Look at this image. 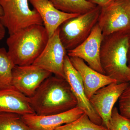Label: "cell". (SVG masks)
<instances>
[{
	"instance_id": "cell-1",
	"label": "cell",
	"mask_w": 130,
	"mask_h": 130,
	"mask_svg": "<svg viewBox=\"0 0 130 130\" xmlns=\"http://www.w3.org/2000/svg\"><path fill=\"white\" fill-rule=\"evenodd\" d=\"M35 113L46 116L61 113L77 106V101L66 79L51 75L29 98Z\"/></svg>"
},
{
	"instance_id": "cell-2",
	"label": "cell",
	"mask_w": 130,
	"mask_h": 130,
	"mask_svg": "<svg viewBox=\"0 0 130 130\" xmlns=\"http://www.w3.org/2000/svg\"><path fill=\"white\" fill-rule=\"evenodd\" d=\"M130 31H121L103 36L100 62L105 74L118 83H129L127 54Z\"/></svg>"
},
{
	"instance_id": "cell-3",
	"label": "cell",
	"mask_w": 130,
	"mask_h": 130,
	"mask_svg": "<svg viewBox=\"0 0 130 130\" xmlns=\"http://www.w3.org/2000/svg\"><path fill=\"white\" fill-rule=\"evenodd\" d=\"M48 39L43 25L30 26L9 35L6 41L8 53L15 66L32 64Z\"/></svg>"
},
{
	"instance_id": "cell-4",
	"label": "cell",
	"mask_w": 130,
	"mask_h": 130,
	"mask_svg": "<svg viewBox=\"0 0 130 130\" xmlns=\"http://www.w3.org/2000/svg\"><path fill=\"white\" fill-rule=\"evenodd\" d=\"M101 8L97 6L90 11L68 20L59 27L60 38L67 51L76 47L88 38L97 23Z\"/></svg>"
},
{
	"instance_id": "cell-5",
	"label": "cell",
	"mask_w": 130,
	"mask_h": 130,
	"mask_svg": "<svg viewBox=\"0 0 130 130\" xmlns=\"http://www.w3.org/2000/svg\"><path fill=\"white\" fill-rule=\"evenodd\" d=\"M29 0H0L2 19L9 35L33 25H43L38 13L30 9Z\"/></svg>"
},
{
	"instance_id": "cell-6",
	"label": "cell",
	"mask_w": 130,
	"mask_h": 130,
	"mask_svg": "<svg viewBox=\"0 0 130 130\" xmlns=\"http://www.w3.org/2000/svg\"><path fill=\"white\" fill-rule=\"evenodd\" d=\"M97 24L103 36L121 31H130V0H115L101 7Z\"/></svg>"
},
{
	"instance_id": "cell-7",
	"label": "cell",
	"mask_w": 130,
	"mask_h": 130,
	"mask_svg": "<svg viewBox=\"0 0 130 130\" xmlns=\"http://www.w3.org/2000/svg\"><path fill=\"white\" fill-rule=\"evenodd\" d=\"M59 28L49 38L46 46L32 65L65 79L64 65L67 51L60 38Z\"/></svg>"
},
{
	"instance_id": "cell-8",
	"label": "cell",
	"mask_w": 130,
	"mask_h": 130,
	"mask_svg": "<svg viewBox=\"0 0 130 130\" xmlns=\"http://www.w3.org/2000/svg\"><path fill=\"white\" fill-rule=\"evenodd\" d=\"M52 73L34 65L15 66L12 72V86L29 98Z\"/></svg>"
},
{
	"instance_id": "cell-9",
	"label": "cell",
	"mask_w": 130,
	"mask_h": 130,
	"mask_svg": "<svg viewBox=\"0 0 130 130\" xmlns=\"http://www.w3.org/2000/svg\"><path fill=\"white\" fill-rule=\"evenodd\" d=\"M129 83H113L97 90L89 99L91 106L108 129L114 106Z\"/></svg>"
},
{
	"instance_id": "cell-10",
	"label": "cell",
	"mask_w": 130,
	"mask_h": 130,
	"mask_svg": "<svg viewBox=\"0 0 130 130\" xmlns=\"http://www.w3.org/2000/svg\"><path fill=\"white\" fill-rule=\"evenodd\" d=\"M103 36L96 24L88 38L72 50L67 51L69 57L82 59L93 70L105 74L100 62V51Z\"/></svg>"
},
{
	"instance_id": "cell-11",
	"label": "cell",
	"mask_w": 130,
	"mask_h": 130,
	"mask_svg": "<svg viewBox=\"0 0 130 130\" xmlns=\"http://www.w3.org/2000/svg\"><path fill=\"white\" fill-rule=\"evenodd\" d=\"M64 70L65 79L76 99L77 106L81 108L93 123L102 125V119L93 108L86 96L80 74L72 64L67 55L64 61Z\"/></svg>"
},
{
	"instance_id": "cell-12",
	"label": "cell",
	"mask_w": 130,
	"mask_h": 130,
	"mask_svg": "<svg viewBox=\"0 0 130 130\" xmlns=\"http://www.w3.org/2000/svg\"><path fill=\"white\" fill-rule=\"evenodd\" d=\"M84 112L79 107L61 113L46 116L36 114L21 116L26 124L32 130H54L61 126L76 120Z\"/></svg>"
},
{
	"instance_id": "cell-13",
	"label": "cell",
	"mask_w": 130,
	"mask_h": 130,
	"mask_svg": "<svg viewBox=\"0 0 130 130\" xmlns=\"http://www.w3.org/2000/svg\"><path fill=\"white\" fill-rule=\"evenodd\" d=\"M29 1L41 17L49 38L65 21L80 14L61 11L55 7L49 0H29Z\"/></svg>"
},
{
	"instance_id": "cell-14",
	"label": "cell",
	"mask_w": 130,
	"mask_h": 130,
	"mask_svg": "<svg viewBox=\"0 0 130 130\" xmlns=\"http://www.w3.org/2000/svg\"><path fill=\"white\" fill-rule=\"evenodd\" d=\"M69 58L73 66L80 74L85 94L89 100L100 89L109 84L118 83L106 74L93 70L82 59L76 57Z\"/></svg>"
},
{
	"instance_id": "cell-15",
	"label": "cell",
	"mask_w": 130,
	"mask_h": 130,
	"mask_svg": "<svg viewBox=\"0 0 130 130\" xmlns=\"http://www.w3.org/2000/svg\"><path fill=\"white\" fill-rule=\"evenodd\" d=\"M12 113L21 116L36 114L30 99L13 87L0 89V113Z\"/></svg>"
},
{
	"instance_id": "cell-16",
	"label": "cell",
	"mask_w": 130,
	"mask_h": 130,
	"mask_svg": "<svg viewBox=\"0 0 130 130\" xmlns=\"http://www.w3.org/2000/svg\"><path fill=\"white\" fill-rule=\"evenodd\" d=\"M49 1L60 11L71 14H84L91 11L97 6L88 0Z\"/></svg>"
},
{
	"instance_id": "cell-17",
	"label": "cell",
	"mask_w": 130,
	"mask_h": 130,
	"mask_svg": "<svg viewBox=\"0 0 130 130\" xmlns=\"http://www.w3.org/2000/svg\"><path fill=\"white\" fill-rule=\"evenodd\" d=\"M15 66L6 50L0 48V89L12 87V72Z\"/></svg>"
},
{
	"instance_id": "cell-18",
	"label": "cell",
	"mask_w": 130,
	"mask_h": 130,
	"mask_svg": "<svg viewBox=\"0 0 130 130\" xmlns=\"http://www.w3.org/2000/svg\"><path fill=\"white\" fill-rule=\"evenodd\" d=\"M0 130H32L21 115L12 113H0Z\"/></svg>"
},
{
	"instance_id": "cell-19",
	"label": "cell",
	"mask_w": 130,
	"mask_h": 130,
	"mask_svg": "<svg viewBox=\"0 0 130 130\" xmlns=\"http://www.w3.org/2000/svg\"><path fill=\"white\" fill-rule=\"evenodd\" d=\"M54 130H109L106 127L93 123L85 113L76 120L65 124Z\"/></svg>"
},
{
	"instance_id": "cell-20",
	"label": "cell",
	"mask_w": 130,
	"mask_h": 130,
	"mask_svg": "<svg viewBox=\"0 0 130 130\" xmlns=\"http://www.w3.org/2000/svg\"><path fill=\"white\" fill-rule=\"evenodd\" d=\"M109 130H130V119L122 116L116 107H114L109 121Z\"/></svg>"
},
{
	"instance_id": "cell-21",
	"label": "cell",
	"mask_w": 130,
	"mask_h": 130,
	"mask_svg": "<svg viewBox=\"0 0 130 130\" xmlns=\"http://www.w3.org/2000/svg\"><path fill=\"white\" fill-rule=\"evenodd\" d=\"M118 100L120 113L122 116L130 119V83Z\"/></svg>"
},
{
	"instance_id": "cell-22",
	"label": "cell",
	"mask_w": 130,
	"mask_h": 130,
	"mask_svg": "<svg viewBox=\"0 0 130 130\" xmlns=\"http://www.w3.org/2000/svg\"><path fill=\"white\" fill-rule=\"evenodd\" d=\"M91 3L102 7L111 4L115 0H88Z\"/></svg>"
},
{
	"instance_id": "cell-23",
	"label": "cell",
	"mask_w": 130,
	"mask_h": 130,
	"mask_svg": "<svg viewBox=\"0 0 130 130\" xmlns=\"http://www.w3.org/2000/svg\"><path fill=\"white\" fill-rule=\"evenodd\" d=\"M6 29L5 25L0 16V42L3 39L6 34Z\"/></svg>"
},
{
	"instance_id": "cell-24",
	"label": "cell",
	"mask_w": 130,
	"mask_h": 130,
	"mask_svg": "<svg viewBox=\"0 0 130 130\" xmlns=\"http://www.w3.org/2000/svg\"><path fill=\"white\" fill-rule=\"evenodd\" d=\"M127 59H128V65H130V32L129 35V40H128V49L127 54Z\"/></svg>"
},
{
	"instance_id": "cell-25",
	"label": "cell",
	"mask_w": 130,
	"mask_h": 130,
	"mask_svg": "<svg viewBox=\"0 0 130 130\" xmlns=\"http://www.w3.org/2000/svg\"><path fill=\"white\" fill-rule=\"evenodd\" d=\"M3 11L2 8L1 7V5H0V16L2 17L3 15Z\"/></svg>"
},
{
	"instance_id": "cell-26",
	"label": "cell",
	"mask_w": 130,
	"mask_h": 130,
	"mask_svg": "<svg viewBox=\"0 0 130 130\" xmlns=\"http://www.w3.org/2000/svg\"><path fill=\"white\" fill-rule=\"evenodd\" d=\"M128 67H129L130 68V65H128ZM129 83H130V79L129 80Z\"/></svg>"
}]
</instances>
